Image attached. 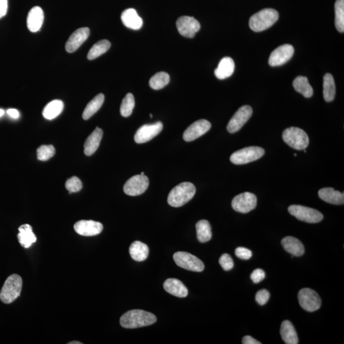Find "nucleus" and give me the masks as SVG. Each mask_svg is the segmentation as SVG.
<instances>
[{
    "mask_svg": "<svg viewBox=\"0 0 344 344\" xmlns=\"http://www.w3.org/2000/svg\"><path fill=\"white\" fill-rule=\"evenodd\" d=\"M157 318L155 314L142 310H131L126 312L120 319V324L124 328L134 329L151 325Z\"/></svg>",
    "mask_w": 344,
    "mask_h": 344,
    "instance_id": "f257e3e1",
    "label": "nucleus"
},
{
    "mask_svg": "<svg viewBox=\"0 0 344 344\" xmlns=\"http://www.w3.org/2000/svg\"><path fill=\"white\" fill-rule=\"evenodd\" d=\"M196 187L191 182L180 183L170 192L168 203L173 207H180L189 202L194 197Z\"/></svg>",
    "mask_w": 344,
    "mask_h": 344,
    "instance_id": "f03ea898",
    "label": "nucleus"
},
{
    "mask_svg": "<svg viewBox=\"0 0 344 344\" xmlns=\"http://www.w3.org/2000/svg\"><path fill=\"white\" fill-rule=\"evenodd\" d=\"M279 18V12L276 10L265 9L251 17L249 25L253 31L260 32L274 25Z\"/></svg>",
    "mask_w": 344,
    "mask_h": 344,
    "instance_id": "7ed1b4c3",
    "label": "nucleus"
},
{
    "mask_svg": "<svg viewBox=\"0 0 344 344\" xmlns=\"http://www.w3.org/2000/svg\"><path fill=\"white\" fill-rule=\"evenodd\" d=\"M23 280L18 274H12L7 278L0 292V300L4 304H10L20 296Z\"/></svg>",
    "mask_w": 344,
    "mask_h": 344,
    "instance_id": "20e7f679",
    "label": "nucleus"
},
{
    "mask_svg": "<svg viewBox=\"0 0 344 344\" xmlns=\"http://www.w3.org/2000/svg\"><path fill=\"white\" fill-rule=\"evenodd\" d=\"M283 140L290 147L297 150H305L308 147L309 138L306 131L297 127L287 128L282 133Z\"/></svg>",
    "mask_w": 344,
    "mask_h": 344,
    "instance_id": "39448f33",
    "label": "nucleus"
},
{
    "mask_svg": "<svg viewBox=\"0 0 344 344\" xmlns=\"http://www.w3.org/2000/svg\"><path fill=\"white\" fill-rule=\"evenodd\" d=\"M265 151L260 147H248L236 151L230 156L231 162L235 165H244L260 159Z\"/></svg>",
    "mask_w": 344,
    "mask_h": 344,
    "instance_id": "423d86ee",
    "label": "nucleus"
},
{
    "mask_svg": "<svg viewBox=\"0 0 344 344\" xmlns=\"http://www.w3.org/2000/svg\"><path fill=\"white\" fill-rule=\"evenodd\" d=\"M289 214L300 221L308 223H318L323 219V215L316 209L292 205L288 208Z\"/></svg>",
    "mask_w": 344,
    "mask_h": 344,
    "instance_id": "0eeeda50",
    "label": "nucleus"
},
{
    "mask_svg": "<svg viewBox=\"0 0 344 344\" xmlns=\"http://www.w3.org/2000/svg\"><path fill=\"white\" fill-rule=\"evenodd\" d=\"M174 260L179 267L192 272H201L205 268L204 263L196 256L189 253L182 251L175 253Z\"/></svg>",
    "mask_w": 344,
    "mask_h": 344,
    "instance_id": "6e6552de",
    "label": "nucleus"
},
{
    "mask_svg": "<svg viewBox=\"0 0 344 344\" xmlns=\"http://www.w3.org/2000/svg\"><path fill=\"white\" fill-rule=\"evenodd\" d=\"M298 298L300 306L305 311L314 312L320 309L321 298L314 290L309 288L302 289L299 291Z\"/></svg>",
    "mask_w": 344,
    "mask_h": 344,
    "instance_id": "1a4fd4ad",
    "label": "nucleus"
},
{
    "mask_svg": "<svg viewBox=\"0 0 344 344\" xmlns=\"http://www.w3.org/2000/svg\"><path fill=\"white\" fill-rule=\"evenodd\" d=\"M257 206V198L250 192H245L236 196L231 202V206L235 211L246 214L253 211Z\"/></svg>",
    "mask_w": 344,
    "mask_h": 344,
    "instance_id": "9d476101",
    "label": "nucleus"
},
{
    "mask_svg": "<svg viewBox=\"0 0 344 344\" xmlns=\"http://www.w3.org/2000/svg\"><path fill=\"white\" fill-rule=\"evenodd\" d=\"M150 180L145 175H136L127 180L124 185V192L129 196H138L148 189Z\"/></svg>",
    "mask_w": 344,
    "mask_h": 344,
    "instance_id": "9b49d317",
    "label": "nucleus"
},
{
    "mask_svg": "<svg viewBox=\"0 0 344 344\" xmlns=\"http://www.w3.org/2000/svg\"><path fill=\"white\" fill-rule=\"evenodd\" d=\"M253 115V109L249 106H243L236 112L229 120L227 130L230 133L237 132L247 123Z\"/></svg>",
    "mask_w": 344,
    "mask_h": 344,
    "instance_id": "f8f14e48",
    "label": "nucleus"
},
{
    "mask_svg": "<svg viewBox=\"0 0 344 344\" xmlns=\"http://www.w3.org/2000/svg\"><path fill=\"white\" fill-rule=\"evenodd\" d=\"M177 28L180 35L186 38H193L201 26L193 17L182 16L177 19Z\"/></svg>",
    "mask_w": 344,
    "mask_h": 344,
    "instance_id": "ddd939ff",
    "label": "nucleus"
},
{
    "mask_svg": "<svg viewBox=\"0 0 344 344\" xmlns=\"http://www.w3.org/2000/svg\"><path fill=\"white\" fill-rule=\"evenodd\" d=\"M294 48L291 45L284 44L271 53L268 63L271 67H279L289 62L293 56Z\"/></svg>",
    "mask_w": 344,
    "mask_h": 344,
    "instance_id": "4468645a",
    "label": "nucleus"
},
{
    "mask_svg": "<svg viewBox=\"0 0 344 344\" xmlns=\"http://www.w3.org/2000/svg\"><path fill=\"white\" fill-rule=\"evenodd\" d=\"M163 128L162 122L154 124H145L138 129L135 135V141L137 143H143L152 140L157 136Z\"/></svg>",
    "mask_w": 344,
    "mask_h": 344,
    "instance_id": "2eb2a0df",
    "label": "nucleus"
},
{
    "mask_svg": "<svg viewBox=\"0 0 344 344\" xmlns=\"http://www.w3.org/2000/svg\"><path fill=\"white\" fill-rule=\"evenodd\" d=\"M211 128V124L206 119L195 121L185 130L183 138L186 141H191L204 135Z\"/></svg>",
    "mask_w": 344,
    "mask_h": 344,
    "instance_id": "dca6fc26",
    "label": "nucleus"
},
{
    "mask_svg": "<svg viewBox=\"0 0 344 344\" xmlns=\"http://www.w3.org/2000/svg\"><path fill=\"white\" fill-rule=\"evenodd\" d=\"M104 226L99 222L82 220L75 224L74 229L80 235L92 236L99 235L103 230Z\"/></svg>",
    "mask_w": 344,
    "mask_h": 344,
    "instance_id": "f3484780",
    "label": "nucleus"
},
{
    "mask_svg": "<svg viewBox=\"0 0 344 344\" xmlns=\"http://www.w3.org/2000/svg\"><path fill=\"white\" fill-rule=\"evenodd\" d=\"M89 29L87 27L78 29L68 38L65 45L66 51L69 53L76 51L89 37Z\"/></svg>",
    "mask_w": 344,
    "mask_h": 344,
    "instance_id": "a211bd4d",
    "label": "nucleus"
},
{
    "mask_svg": "<svg viewBox=\"0 0 344 344\" xmlns=\"http://www.w3.org/2000/svg\"><path fill=\"white\" fill-rule=\"evenodd\" d=\"M44 21V14L40 7H34L29 12L27 18V27L31 32L35 33L40 30Z\"/></svg>",
    "mask_w": 344,
    "mask_h": 344,
    "instance_id": "6ab92c4d",
    "label": "nucleus"
},
{
    "mask_svg": "<svg viewBox=\"0 0 344 344\" xmlns=\"http://www.w3.org/2000/svg\"><path fill=\"white\" fill-rule=\"evenodd\" d=\"M121 18L124 25L131 30H140L143 26L142 19L134 9L125 10L122 13Z\"/></svg>",
    "mask_w": 344,
    "mask_h": 344,
    "instance_id": "aec40b11",
    "label": "nucleus"
},
{
    "mask_svg": "<svg viewBox=\"0 0 344 344\" xmlns=\"http://www.w3.org/2000/svg\"><path fill=\"white\" fill-rule=\"evenodd\" d=\"M163 287L165 291L173 296L185 298L188 294V290L180 280L177 279H168L165 280Z\"/></svg>",
    "mask_w": 344,
    "mask_h": 344,
    "instance_id": "412c9836",
    "label": "nucleus"
},
{
    "mask_svg": "<svg viewBox=\"0 0 344 344\" xmlns=\"http://www.w3.org/2000/svg\"><path fill=\"white\" fill-rule=\"evenodd\" d=\"M235 71V63L232 58H223L219 63L218 67L214 71V74L218 79H226L231 77Z\"/></svg>",
    "mask_w": 344,
    "mask_h": 344,
    "instance_id": "4be33fe9",
    "label": "nucleus"
},
{
    "mask_svg": "<svg viewBox=\"0 0 344 344\" xmlns=\"http://www.w3.org/2000/svg\"><path fill=\"white\" fill-rule=\"evenodd\" d=\"M103 130L97 127L91 135L87 137L84 143V153L87 156H90L96 152L99 148L100 142L103 136Z\"/></svg>",
    "mask_w": 344,
    "mask_h": 344,
    "instance_id": "5701e85b",
    "label": "nucleus"
},
{
    "mask_svg": "<svg viewBox=\"0 0 344 344\" xmlns=\"http://www.w3.org/2000/svg\"><path fill=\"white\" fill-rule=\"evenodd\" d=\"M319 197L327 203L333 205H343V193L336 191L332 187H324L319 190Z\"/></svg>",
    "mask_w": 344,
    "mask_h": 344,
    "instance_id": "b1692460",
    "label": "nucleus"
},
{
    "mask_svg": "<svg viewBox=\"0 0 344 344\" xmlns=\"http://www.w3.org/2000/svg\"><path fill=\"white\" fill-rule=\"evenodd\" d=\"M281 243L284 250L292 256L299 257L304 255L305 248L299 239L292 236H286L282 239Z\"/></svg>",
    "mask_w": 344,
    "mask_h": 344,
    "instance_id": "393cba45",
    "label": "nucleus"
},
{
    "mask_svg": "<svg viewBox=\"0 0 344 344\" xmlns=\"http://www.w3.org/2000/svg\"><path fill=\"white\" fill-rule=\"evenodd\" d=\"M18 237L20 244L25 249L30 248L36 241V236L32 231V227L28 224L19 227Z\"/></svg>",
    "mask_w": 344,
    "mask_h": 344,
    "instance_id": "a878e982",
    "label": "nucleus"
},
{
    "mask_svg": "<svg viewBox=\"0 0 344 344\" xmlns=\"http://www.w3.org/2000/svg\"><path fill=\"white\" fill-rule=\"evenodd\" d=\"M280 333L285 343H299V337H298L296 329H295L291 322L287 320L282 322L281 327H280Z\"/></svg>",
    "mask_w": 344,
    "mask_h": 344,
    "instance_id": "bb28decb",
    "label": "nucleus"
},
{
    "mask_svg": "<svg viewBox=\"0 0 344 344\" xmlns=\"http://www.w3.org/2000/svg\"><path fill=\"white\" fill-rule=\"evenodd\" d=\"M129 251L131 257L136 262L145 261L148 258L150 253L148 246L140 241H135L131 243Z\"/></svg>",
    "mask_w": 344,
    "mask_h": 344,
    "instance_id": "cd10ccee",
    "label": "nucleus"
},
{
    "mask_svg": "<svg viewBox=\"0 0 344 344\" xmlns=\"http://www.w3.org/2000/svg\"><path fill=\"white\" fill-rule=\"evenodd\" d=\"M104 100V94L100 93L95 96L85 107L84 112H83L82 118L84 120H87V119L91 118L101 108Z\"/></svg>",
    "mask_w": 344,
    "mask_h": 344,
    "instance_id": "c85d7f7f",
    "label": "nucleus"
},
{
    "mask_svg": "<svg viewBox=\"0 0 344 344\" xmlns=\"http://www.w3.org/2000/svg\"><path fill=\"white\" fill-rule=\"evenodd\" d=\"M336 87L333 75L330 74L324 75L323 78V96L327 102H331L335 99Z\"/></svg>",
    "mask_w": 344,
    "mask_h": 344,
    "instance_id": "c756f323",
    "label": "nucleus"
},
{
    "mask_svg": "<svg viewBox=\"0 0 344 344\" xmlns=\"http://www.w3.org/2000/svg\"><path fill=\"white\" fill-rule=\"evenodd\" d=\"M63 108H64V104L62 101L59 100H53L48 103L43 109V116L48 120H52L57 118L62 113Z\"/></svg>",
    "mask_w": 344,
    "mask_h": 344,
    "instance_id": "7c9ffc66",
    "label": "nucleus"
},
{
    "mask_svg": "<svg viewBox=\"0 0 344 344\" xmlns=\"http://www.w3.org/2000/svg\"><path fill=\"white\" fill-rule=\"evenodd\" d=\"M295 90L306 97H311L313 95V89L306 77L299 76L292 83Z\"/></svg>",
    "mask_w": 344,
    "mask_h": 344,
    "instance_id": "2f4dec72",
    "label": "nucleus"
},
{
    "mask_svg": "<svg viewBox=\"0 0 344 344\" xmlns=\"http://www.w3.org/2000/svg\"><path fill=\"white\" fill-rule=\"evenodd\" d=\"M197 238L200 242L206 243L212 238L211 224L207 220H200L196 224Z\"/></svg>",
    "mask_w": 344,
    "mask_h": 344,
    "instance_id": "473e14b6",
    "label": "nucleus"
},
{
    "mask_svg": "<svg viewBox=\"0 0 344 344\" xmlns=\"http://www.w3.org/2000/svg\"><path fill=\"white\" fill-rule=\"evenodd\" d=\"M111 46V43L109 40H102L97 41L92 46L88 54H87V59L89 60L96 59V58L108 51Z\"/></svg>",
    "mask_w": 344,
    "mask_h": 344,
    "instance_id": "72a5a7b5",
    "label": "nucleus"
},
{
    "mask_svg": "<svg viewBox=\"0 0 344 344\" xmlns=\"http://www.w3.org/2000/svg\"><path fill=\"white\" fill-rule=\"evenodd\" d=\"M170 80V75L167 72H158L151 78L150 87L155 90L162 89L168 84Z\"/></svg>",
    "mask_w": 344,
    "mask_h": 344,
    "instance_id": "f704fd0d",
    "label": "nucleus"
},
{
    "mask_svg": "<svg viewBox=\"0 0 344 344\" xmlns=\"http://www.w3.org/2000/svg\"><path fill=\"white\" fill-rule=\"evenodd\" d=\"M335 24L336 30L344 32V0H336L335 4Z\"/></svg>",
    "mask_w": 344,
    "mask_h": 344,
    "instance_id": "c9c22d12",
    "label": "nucleus"
},
{
    "mask_svg": "<svg viewBox=\"0 0 344 344\" xmlns=\"http://www.w3.org/2000/svg\"><path fill=\"white\" fill-rule=\"evenodd\" d=\"M135 97L133 94L128 93L124 97L122 102L120 108V112L122 116L128 118L132 114L133 110L135 107Z\"/></svg>",
    "mask_w": 344,
    "mask_h": 344,
    "instance_id": "e433bc0d",
    "label": "nucleus"
},
{
    "mask_svg": "<svg viewBox=\"0 0 344 344\" xmlns=\"http://www.w3.org/2000/svg\"><path fill=\"white\" fill-rule=\"evenodd\" d=\"M56 150L53 145H41L37 150V158L41 162H46L55 156Z\"/></svg>",
    "mask_w": 344,
    "mask_h": 344,
    "instance_id": "4c0bfd02",
    "label": "nucleus"
},
{
    "mask_svg": "<svg viewBox=\"0 0 344 344\" xmlns=\"http://www.w3.org/2000/svg\"><path fill=\"white\" fill-rule=\"evenodd\" d=\"M66 188L71 192H77L81 190L82 184L81 180L77 177H72L66 182Z\"/></svg>",
    "mask_w": 344,
    "mask_h": 344,
    "instance_id": "58836bf2",
    "label": "nucleus"
},
{
    "mask_svg": "<svg viewBox=\"0 0 344 344\" xmlns=\"http://www.w3.org/2000/svg\"><path fill=\"white\" fill-rule=\"evenodd\" d=\"M219 262L222 268L225 271L231 270L234 267L232 258L228 254H224L222 255L219 258Z\"/></svg>",
    "mask_w": 344,
    "mask_h": 344,
    "instance_id": "ea45409f",
    "label": "nucleus"
},
{
    "mask_svg": "<svg viewBox=\"0 0 344 344\" xmlns=\"http://www.w3.org/2000/svg\"><path fill=\"white\" fill-rule=\"evenodd\" d=\"M270 294L267 289H262L256 294V301L260 306H264L269 300Z\"/></svg>",
    "mask_w": 344,
    "mask_h": 344,
    "instance_id": "a19ab883",
    "label": "nucleus"
},
{
    "mask_svg": "<svg viewBox=\"0 0 344 344\" xmlns=\"http://www.w3.org/2000/svg\"><path fill=\"white\" fill-rule=\"evenodd\" d=\"M235 255L241 260H248L252 257L253 253L247 248L240 247L236 249Z\"/></svg>",
    "mask_w": 344,
    "mask_h": 344,
    "instance_id": "79ce46f5",
    "label": "nucleus"
},
{
    "mask_svg": "<svg viewBox=\"0 0 344 344\" xmlns=\"http://www.w3.org/2000/svg\"><path fill=\"white\" fill-rule=\"evenodd\" d=\"M265 278V272L264 270L258 268L253 271V272L251 275V279L255 284H258L262 282Z\"/></svg>",
    "mask_w": 344,
    "mask_h": 344,
    "instance_id": "37998d69",
    "label": "nucleus"
},
{
    "mask_svg": "<svg viewBox=\"0 0 344 344\" xmlns=\"http://www.w3.org/2000/svg\"><path fill=\"white\" fill-rule=\"evenodd\" d=\"M8 10V0H0V19L6 15Z\"/></svg>",
    "mask_w": 344,
    "mask_h": 344,
    "instance_id": "c03bdc74",
    "label": "nucleus"
},
{
    "mask_svg": "<svg viewBox=\"0 0 344 344\" xmlns=\"http://www.w3.org/2000/svg\"><path fill=\"white\" fill-rule=\"evenodd\" d=\"M243 344H261L260 341L256 340L251 336H245L242 339Z\"/></svg>",
    "mask_w": 344,
    "mask_h": 344,
    "instance_id": "a18cd8bd",
    "label": "nucleus"
},
{
    "mask_svg": "<svg viewBox=\"0 0 344 344\" xmlns=\"http://www.w3.org/2000/svg\"><path fill=\"white\" fill-rule=\"evenodd\" d=\"M7 114H8L9 116H11L12 118L18 119L19 117V112L18 110L14 109H10L7 111Z\"/></svg>",
    "mask_w": 344,
    "mask_h": 344,
    "instance_id": "49530a36",
    "label": "nucleus"
},
{
    "mask_svg": "<svg viewBox=\"0 0 344 344\" xmlns=\"http://www.w3.org/2000/svg\"><path fill=\"white\" fill-rule=\"evenodd\" d=\"M68 343H69V344H82L81 342H80V341H71V342Z\"/></svg>",
    "mask_w": 344,
    "mask_h": 344,
    "instance_id": "de8ad7c7",
    "label": "nucleus"
},
{
    "mask_svg": "<svg viewBox=\"0 0 344 344\" xmlns=\"http://www.w3.org/2000/svg\"><path fill=\"white\" fill-rule=\"evenodd\" d=\"M5 112L3 109H0V118H1L2 116H3L4 115Z\"/></svg>",
    "mask_w": 344,
    "mask_h": 344,
    "instance_id": "09e8293b",
    "label": "nucleus"
},
{
    "mask_svg": "<svg viewBox=\"0 0 344 344\" xmlns=\"http://www.w3.org/2000/svg\"><path fill=\"white\" fill-rule=\"evenodd\" d=\"M150 117H151V118H153V114H150Z\"/></svg>",
    "mask_w": 344,
    "mask_h": 344,
    "instance_id": "8fccbe9b",
    "label": "nucleus"
},
{
    "mask_svg": "<svg viewBox=\"0 0 344 344\" xmlns=\"http://www.w3.org/2000/svg\"><path fill=\"white\" fill-rule=\"evenodd\" d=\"M141 175H144V172H141Z\"/></svg>",
    "mask_w": 344,
    "mask_h": 344,
    "instance_id": "3c124183",
    "label": "nucleus"
},
{
    "mask_svg": "<svg viewBox=\"0 0 344 344\" xmlns=\"http://www.w3.org/2000/svg\"><path fill=\"white\" fill-rule=\"evenodd\" d=\"M294 156H297V154H294Z\"/></svg>",
    "mask_w": 344,
    "mask_h": 344,
    "instance_id": "603ef678",
    "label": "nucleus"
}]
</instances>
